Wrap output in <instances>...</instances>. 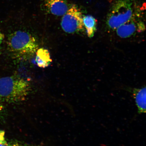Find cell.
Masks as SVG:
<instances>
[{
	"mask_svg": "<svg viewBox=\"0 0 146 146\" xmlns=\"http://www.w3.org/2000/svg\"><path fill=\"white\" fill-rule=\"evenodd\" d=\"M31 91L30 84L17 76L0 78V97L3 101L17 103L24 101Z\"/></svg>",
	"mask_w": 146,
	"mask_h": 146,
	"instance_id": "1",
	"label": "cell"
},
{
	"mask_svg": "<svg viewBox=\"0 0 146 146\" xmlns=\"http://www.w3.org/2000/svg\"><path fill=\"white\" fill-rule=\"evenodd\" d=\"M7 46L12 57L19 60L31 58L38 49L36 38L29 33L21 31L12 33L9 36Z\"/></svg>",
	"mask_w": 146,
	"mask_h": 146,
	"instance_id": "2",
	"label": "cell"
},
{
	"mask_svg": "<svg viewBox=\"0 0 146 146\" xmlns=\"http://www.w3.org/2000/svg\"><path fill=\"white\" fill-rule=\"evenodd\" d=\"M133 16V3L131 0H117L108 15L107 26L110 30H116Z\"/></svg>",
	"mask_w": 146,
	"mask_h": 146,
	"instance_id": "3",
	"label": "cell"
},
{
	"mask_svg": "<svg viewBox=\"0 0 146 146\" xmlns=\"http://www.w3.org/2000/svg\"><path fill=\"white\" fill-rule=\"evenodd\" d=\"M83 17L81 11L76 5H73L62 18V29L64 31L69 34L82 31L84 30Z\"/></svg>",
	"mask_w": 146,
	"mask_h": 146,
	"instance_id": "4",
	"label": "cell"
},
{
	"mask_svg": "<svg viewBox=\"0 0 146 146\" xmlns=\"http://www.w3.org/2000/svg\"><path fill=\"white\" fill-rule=\"evenodd\" d=\"M145 29L143 23L137 21L135 16L133 17L126 22L120 25L116 29L117 34L119 37L127 38L130 37L137 32L143 31Z\"/></svg>",
	"mask_w": 146,
	"mask_h": 146,
	"instance_id": "5",
	"label": "cell"
},
{
	"mask_svg": "<svg viewBox=\"0 0 146 146\" xmlns=\"http://www.w3.org/2000/svg\"><path fill=\"white\" fill-rule=\"evenodd\" d=\"M43 5L47 13L58 16H63L69 8L66 0H44Z\"/></svg>",
	"mask_w": 146,
	"mask_h": 146,
	"instance_id": "6",
	"label": "cell"
},
{
	"mask_svg": "<svg viewBox=\"0 0 146 146\" xmlns=\"http://www.w3.org/2000/svg\"><path fill=\"white\" fill-rule=\"evenodd\" d=\"M146 90L145 87L141 88L134 89L132 91L133 95L139 114L146 112Z\"/></svg>",
	"mask_w": 146,
	"mask_h": 146,
	"instance_id": "7",
	"label": "cell"
},
{
	"mask_svg": "<svg viewBox=\"0 0 146 146\" xmlns=\"http://www.w3.org/2000/svg\"><path fill=\"white\" fill-rule=\"evenodd\" d=\"M36 54V64L40 68H46L52 62L50 52L46 49L43 48L38 49Z\"/></svg>",
	"mask_w": 146,
	"mask_h": 146,
	"instance_id": "8",
	"label": "cell"
},
{
	"mask_svg": "<svg viewBox=\"0 0 146 146\" xmlns=\"http://www.w3.org/2000/svg\"><path fill=\"white\" fill-rule=\"evenodd\" d=\"M83 21L87 36L89 38L93 37L96 30V20L93 16L87 15L83 16Z\"/></svg>",
	"mask_w": 146,
	"mask_h": 146,
	"instance_id": "9",
	"label": "cell"
},
{
	"mask_svg": "<svg viewBox=\"0 0 146 146\" xmlns=\"http://www.w3.org/2000/svg\"><path fill=\"white\" fill-rule=\"evenodd\" d=\"M0 146H27L19 142L8 141L5 136L4 131H0Z\"/></svg>",
	"mask_w": 146,
	"mask_h": 146,
	"instance_id": "10",
	"label": "cell"
},
{
	"mask_svg": "<svg viewBox=\"0 0 146 146\" xmlns=\"http://www.w3.org/2000/svg\"><path fill=\"white\" fill-rule=\"evenodd\" d=\"M3 100L0 97V118L1 117L2 115L3 114L4 108L3 103Z\"/></svg>",
	"mask_w": 146,
	"mask_h": 146,
	"instance_id": "11",
	"label": "cell"
},
{
	"mask_svg": "<svg viewBox=\"0 0 146 146\" xmlns=\"http://www.w3.org/2000/svg\"><path fill=\"white\" fill-rule=\"evenodd\" d=\"M5 38L4 35L1 31H0V48L2 44L3 40Z\"/></svg>",
	"mask_w": 146,
	"mask_h": 146,
	"instance_id": "12",
	"label": "cell"
}]
</instances>
